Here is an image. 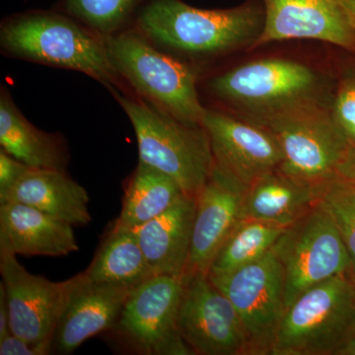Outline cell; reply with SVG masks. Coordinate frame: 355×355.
I'll use <instances>...</instances> for the list:
<instances>
[{"mask_svg":"<svg viewBox=\"0 0 355 355\" xmlns=\"http://www.w3.org/2000/svg\"><path fill=\"white\" fill-rule=\"evenodd\" d=\"M196 209V198L184 196L164 214L132 228L155 275L186 277Z\"/></svg>","mask_w":355,"mask_h":355,"instance_id":"ac0fdd59","label":"cell"},{"mask_svg":"<svg viewBox=\"0 0 355 355\" xmlns=\"http://www.w3.org/2000/svg\"><path fill=\"white\" fill-rule=\"evenodd\" d=\"M318 202L323 205L342 236L355 280V183L336 176L318 184Z\"/></svg>","mask_w":355,"mask_h":355,"instance_id":"484cf974","label":"cell"},{"mask_svg":"<svg viewBox=\"0 0 355 355\" xmlns=\"http://www.w3.org/2000/svg\"><path fill=\"white\" fill-rule=\"evenodd\" d=\"M109 91L132 123L139 161L169 175L187 196L197 198L214 165L209 139L202 125H187L132 91Z\"/></svg>","mask_w":355,"mask_h":355,"instance_id":"5b68a950","label":"cell"},{"mask_svg":"<svg viewBox=\"0 0 355 355\" xmlns=\"http://www.w3.org/2000/svg\"><path fill=\"white\" fill-rule=\"evenodd\" d=\"M0 51L7 58L80 72L108 90L130 91L110 60L105 39L65 13L31 11L6 18Z\"/></svg>","mask_w":355,"mask_h":355,"instance_id":"7a4b0ae2","label":"cell"},{"mask_svg":"<svg viewBox=\"0 0 355 355\" xmlns=\"http://www.w3.org/2000/svg\"><path fill=\"white\" fill-rule=\"evenodd\" d=\"M10 334V313H9L6 288L3 284L0 282V340Z\"/></svg>","mask_w":355,"mask_h":355,"instance_id":"f546056e","label":"cell"},{"mask_svg":"<svg viewBox=\"0 0 355 355\" xmlns=\"http://www.w3.org/2000/svg\"><path fill=\"white\" fill-rule=\"evenodd\" d=\"M187 196L169 175L139 160L125 188L116 223L137 228L164 214Z\"/></svg>","mask_w":355,"mask_h":355,"instance_id":"603a6c76","label":"cell"},{"mask_svg":"<svg viewBox=\"0 0 355 355\" xmlns=\"http://www.w3.org/2000/svg\"><path fill=\"white\" fill-rule=\"evenodd\" d=\"M286 227L253 219H241L222 244L207 275L228 273L265 256Z\"/></svg>","mask_w":355,"mask_h":355,"instance_id":"cb8c5ba5","label":"cell"},{"mask_svg":"<svg viewBox=\"0 0 355 355\" xmlns=\"http://www.w3.org/2000/svg\"><path fill=\"white\" fill-rule=\"evenodd\" d=\"M347 22L355 32V0H336Z\"/></svg>","mask_w":355,"mask_h":355,"instance_id":"1f68e13d","label":"cell"},{"mask_svg":"<svg viewBox=\"0 0 355 355\" xmlns=\"http://www.w3.org/2000/svg\"><path fill=\"white\" fill-rule=\"evenodd\" d=\"M355 335V280L338 275L286 308L272 355H340Z\"/></svg>","mask_w":355,"mask_h":355,"instance_id":"8992f818","label":"cell"},{"mask_svg":"<svg viewBox=\"0 0 355 355\" xmlns=\"http://www.w3.org/2000/svg\"><path fill=\"white\" fill-rule=\"evenodd\" d=\"M331 101L315 102L282 112L260 121L279 141V169L318 186L338 176L350 148L331 113Z\"/></svg>","mask_w":355,"mask_h":355,"instance_id":"52a82bcc","label":"cell"},{"mask_svg":"<svg viewBox=\"0 0 355 355\" xmlns=\"http://www.w3.org/2000/svg\"><path fill=\"white\" fill-rule=\"evenodd\" d=\"M132 291L130 287L93 282L84 272L72 277L53 349L72 354L89 338L114 328Z\"/></svg>","mask_w":355,"mask_h":355,"instance_id":"2e32d148","label":"cell"},{"mask_svg":"<svg viewBox=\"0 0 355 355\" xmlns=\"http://www.w3.org/2000/svg\"><path fill=\"white\" fill-rule=\"evenodd\" d=\"M318 202V186L277 169L248 187L241 219L289 227Z\"/></svg>","mask_w":355,"mask_h":355,"instance_id":"44dd1931","label":"cell"},{"mask_svg":"<svg viewBox=\"0 0 355 355\" xmlns=\"http://www.w3.org/2000/svg\"><path fill=\"white\" fill-rule=\"evenodd\" d=\"M331 108L336 125L355 148V62L340 69L334 86Z\"/></svg>","mask_w":355,"mask_h":355,"instance_id":"4316f807","label":"cell"},{"mask_svg":"<svg viewBox=\"0 0 355 355\" xmlns=\"http://www.w3.org/2000/svg\"><path fill=\"white\" fill-rule=\"evenodd\" d=\"M334 86L302 62L266 58L216 74L207 80V90L243 113L240 118L259 123L286 110L331 101Z\"/></svg>","mask_w":355,"mask_h":355,"instance_id":"3957f363","label":"cell"},{"mask_svg":"<svg viewBox=\"0 0 355 355\" xmlns=\"http://www.w3.org/2000/svg\"><path fill=\"white\" fill-rule=\"evenodd\" d=\"M202 125L209 137L214 162L248 187L282 165L284 157L279 141L263 125L207 107Z\"/></svg>","mask_w":355,"mask_h":355,"instance_id":"4fadbf2b","label":"cell"},{"mask_svg":"<svg viewBox=\"0 0 355 355\" xmlns=\"http://www.w3.org/2000/svg\"><path fill=\"white\" fill-rule=\"evenodd\" d=\"M7 202L34 207L73 227L86 226L92 220L87 191L67 171L31 168L15 184Z\"/></svg>","mask_w":355,"mask_h":355,"instance_id":"d6986e66","label":"cell"},{"mask_svg":"<svg viewBox=\"0 0 355 355\" xmlns=\"http://www.w3.org/2000/svg\"><path fill=\"white\" fill-rule=\"evenodd\" d=\"M146 0H64V13L103 38L135 26Z\"/></svg>","mask_w":355,"mask_h":355,"instance_id":"d4e9b609","label":"cell"},{"mask_svg":"<svg viewBox=\"0 0 355 355\" xmlns=\"http://www.w3.org/2000/svg\"><path fill=\"white\" fill-rule=\"evenodd\" d=\"M340 355H355V335L347 343V347L340 352Z\"/></svg>","mask_w":355,"mask_h":355,"instance_id":"d6a6232c","label":"cell"},{"mask_svg":"<svg viewBox=\"0 0 355 355\" xmlns=\"http://www.w3.org/2000/svg\"><path fill=\"white\" fill-rule=\"evenodd\" d=\"M0 147L34 169L67 172L69 151L64 137L35 127L4 86L0 90Z\"/></svg>","mask_w":355,"mask_h":355,"instance_id":"ffe728a7","label":"cell"},{"mask_svg":"<svg viewBox=\"0 0 355 355\" xmlns=\"http://www.w3.org/2000/svg\"><path fill=\"white\" fill-rule=\"evenodd\" d=\"M53 350V342L31 343L10 335L0 340V355H46Z\"/></svg>","mask_w":355,"mask_h":355,"instance_id":"f1b7e54d","label":"cell"},{"mask_svg":"<svg viewBox=\"0 0 355 355\" xmlns=\"http://www.w3.org/2000/svg\"><path fill=\"white\" fill-rule=\"evenodd\" d=\"M338 176L349 180L355 183V148L352 147L349 154L340 165Z\"/></svg>","mask_w":355,"mask_h":355,"instance_id":"4dcf8cb0","label":"cell"},{"mask_svg":"<svg viewBox=\"0 0 355 355\" xmlns=\"http://www.w3.org/2000/svg\"><path fill=\"white\" fill-rule=\"evenodd\" d=\"M184 284L170 275L147 279L132 289L114 328L144 354H193L177 324Z\"/></svg>","mask_w":355,"mask_h":355,"instance_id":"30bf717a","label":"cell"},{"mask_svg":"<svg viewBox=\"0 0 355 355\" xmlns=\"http://www.w3.org/2000/svg\"><path fill=\"white\" fill-rule=\"evenodd\" d=\"M286 279V308L303 292L352 273V260L333 219L319 202L286 228L272 248Z\"/></svg>","mask_w":355,"mask_h":355,"instance_id":"ba28073f","label":"cell"},{"mask_svg":"<svg viewBox=\"0 0 355 355\" xmlns=\"http://www.w3.org/2000/svg\"><path fill=\"white\" fill-rule=\"evenodd\" d=\"M84 273L93 282L132 289L156 275L135 230L116 221Z\"/></svg>","mask_w":355,"mask_h":355,"instance_id":"7402d4cb","label":"cell"},{"mask_svg":"<svg viewBox=\"0 0 355 355\" xmlns=\"http://www.w3.org/2000/svg\"><path fill=\"white\" fill-rule=\"evenodd\" d=\"M247 184L214 162L209 179L196 198L195 221L187 275L209 272L222 244L241 220Z\"/></svg>","mask_w":355,"mask_h":355,"instance_id":"5bb4252c","label":"cell"},{"mask_svg":"<svg viewBox=\"0 0 355 355\" xmlns=\"http://www.w3.org/2000/svg\"><path fill=\"white\" fill-rule=\"evenodd\" d=\"M73 226L22 203H0V251L64 257L79 250Z\"/></svg>","mask_w":355,"mask_h":355,"instance_id":"e0dca14e","label":"cell"},{"mask_svg":"<svg viewBox=\"0 0 355 355\" xmlns=\"http://www.w3.org/2000/svg\"><path fill=\"white\" fill-rule=\"evenodd\" d=\"M0 273L10 313L11 333L28 342H53L72 277L58 282L33 275L16 254L6 251H0Z\"/></svg>","mask_w":355,"mask_h":355,"instance_id":"7c38bea8","label":"cell"},{"mask_svg":"<svg viewBox=\"0 0 355 355\" xmlns=\"http://www.w3.org/2000/svg\"><path fill=\"white\" fill-rule=\"evenodd\" d=\"M207 275L237 311L246 334L248 355H272L286 310L284 268L273 250L233 272Z\"/></svg>","mask_w":355,"mask_h":355,"instance_id":"9c48e42d","label":"cell"},{"mask_svg":"<svg viewBox=\"0 0 355 355\" xmlns=\"http://www.w3.org/2000/svg\"><path fill=\"white\" fill-rule=\"evenodd\" d=\"M31 167L0 148V203L4 202L15 184Z\"/></svg>","mask_w":355,"mask_h":355,"instance_id":"83f0119b","label":"cell"},{"mask_svg":"<svg viewBox=\"0 0 355 355\" xmlns=\"http://www.w3.org/2000/svg\"><path fill=\"white\" fill-rule=\"evenodd\" d=\"M104 39L114 69L132 93L187 125H202L205 107L195 67L157 48L135 26Z\"/></svg>","mask_w":355,"mask_h":355,"instance_id":"277c9868","label":"cell"},{"mask_svg":"<svg viewBox=\"0 0 355 355\" xmlns=\"http://www.w3.org/2000/svg\"><path fill=\"white\" fill-rule=\"evenodd\" d=\"M265 21L261 0L225 9H202L182 0H150L135 27L157 48L189 64V60L252 50Z\"/></svg>","mask_w":355,"mask_h":355,"instance_id":"6da1fadb","label":"cell"},{"mask_svg":"<svg viewBox=\"0 0 355 355\" xmlns=\"http://www.w3.org/2000/svg\"><path fill=\"white\" fill-rule=\"evenodd\" d=\"M265 21L253 48L288 40L334 44L355 57V32L336 0H261Z\"/></svg>","mask_w":355,"mask_h":355,"instance_id":"9a60e30c","label":"cell"},{"mask_svg":"<svg viewBox=\"0 0 355 355\" xmlns=\"http://www.w3.org/2000/svg\"><path fill=\"white\" fill-rule=\"evenodd\" d=\"M184 282L177 324L193 354L248 355L244 327L227 296L207 273H191Z\"/></svg>","mask_w":355,"mask_h":355,"instance_id":"8fae6325","label":"cell"}]
</instances>
